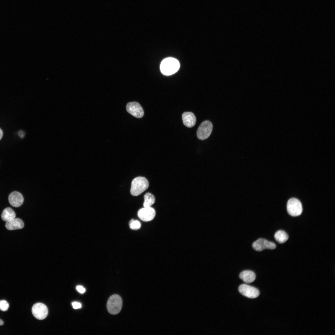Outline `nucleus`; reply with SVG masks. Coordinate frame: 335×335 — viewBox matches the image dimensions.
<instances>
[{"label": "nucleus", "mask_w": 335, "mask_h": 335, "mask_svg": "<svg viewBox=\"0 0 335 335\" xmlns=\"http://www.w3.org/2000/svg\"><path fill=\"white\" fill-rule=\"evenodd\" d=\"M287 208L288 213L293 217L299 216L302 212V207L301 202L299 200L295 198H291L288 200Z\"/></svg>", "instance_id": "nucleus-4"}, {"label": "nucleus", "mask_w": 335, "mask_h": 335, "mask_svg": "<svg viewBox=\"0 0 335 335\" xmlns=\"http://www.w3.org/2000/svg\"><path fill=\"white\" fill-rule=\"evenodd\" d=\"M180 66L179 62L177 60L172 57H168L161 62L160 69L163 74L168 76L177 71Z\"/></svg>", "instance_id": "nucleus-1"}, {"label": "nucleus", "mask_w": 335, "mask_h": 335, "mask_svg": "<svg viewBox=\"0 0 335 335\" xmlns=\"http://www.w3.org/2000/svg\"><path fill=\"white\" fill-rule=\"evenodd\" d=\"M238 289L241 294L250 298H256L258 296L260 293L257 289L246 284H242L240 285Z\"/></svg>", "instance_id": "nucleus-10"}, {"label": "nucleus", "mask_w": 335, "mask_h": 335, "mask_svg": "<svg viewBox=\"0 0 335 335\" xmlns=\"http://www.w3.org/2000/svg\"><path fill=\"white\" fill-rule=\"evenodd\" d=\"M4 324V322L2 320L0 319V326Z\"/></svg>", "instance_id": "nucleus-23"}, {"label": "nucleus", "mask_w": 335, "mask_h": 335, "mask_svg": "<svg viewBox=\"0 0 335 335\" xmlns=\"http://www.w3.org/2000/svg\"><path fill=\"white\" fill-rule=\"evenodd\" d=\"M213 128L212 123L208 120L203 122L199 126L197 132L198 138L201 140L208 138L211 135Z\"/></svg>", "instance_id": "nucleus-5"}, {"label": "nucleus", "mask_w": 335, "mask_h": 335, "mask_svg": "<svg viewBox=\"0 0 335 335\" xmlns=\"http://www.w3.org/2000/svg\"><path fill=\"white\" fill-rule=\"evenodd\" d=\"M240 278L247 283L253 282L256 279V275L253 271L246 270L242 272L239 274Z\"/></svg>", "instance_id": "nucleus-14"}, {"label": "nucleus", "mask_w": 335, "mask_h": 335, "mask_svg": "<svg viewBox=\"0 0 335 335\" xmlns=\"http://www.w3.org/2000/svg\"><path fill=\"white\" fill-rule=\"evenodd\" d=\"M32 311L34 317L39 320L45 318L48 312L46 306L41 303H37L34 304L32 307Z\"/></svg>", "instance_id": "nucleus-6"}, {"label": "nucleus", "mask_w": 335, "mask_h": 335, "mask_svg": "<svg viewBox=\"0 0 335 335\" xmlns=\"http://www.w3.org/2000/svg\"><path fill=\"white\" fill-rule=\"evenodd\" d=\"M144 199V207H151L155 202L154 197L152 194L149 193H146L145 194Z\"/></svg>", "instance_id": "nucleus-17"}, {"label": "nucleus", "mask_w": 335, "mask_h": 335, "mask_svg": "<svg viewBox=\"0 0 335 335\" xmlns=\"http://www.w3.org/2000/svg\"><path fill=\"white\" fill-rule=\"evenodd\" d=\"M8 200L11 206L15 207H18L22 204L24 202V198L20 193L14 191L9 195Z\"/></svg>", "instance_id": "nucleus-11"}, {"label": "nucleus", "mask_w": 335, "mask_h": 335, "mask_svg": "<svg viewBox=\"0 0 335 335\" xmlns=\"http://www.w3.org/2000/svg\"><path fill=\"white\" fill-rule=\"evenodd\" d=\"M9 307L7 302L5 300L0 301V310L3 311H7Z\"/></svg>", "instance_id": "nucleus-19"}, {"label": "nucleus", "mask_w": 335, "mask_h": 335, "mask_svg": "<svg viewBox=\"0 0 335 335\" xmlns=\"http://www.w3.org/2000/svg\"><path fill=\"white\" fill-rule=\"evenodd\" d=\"M129 225L130 228L133 230H137L140 228L141 226L140 221L134 219H132L130 221Z\"/></svg>", "instance_id": "nucleus-18"}, {"label": "nucleus", "mask_w": 335, "mask_h": 335, "mask_svg": "<svg viewBox=\"0 0 335 335\" xmlns=\"http://www.w3.org/2000/svg\"><path fill=\"white\" fill-rule=\"evenodd\" d=\"M24 226L23 221L18 218H14L7 221L5 224L6 229L11 230L21 229Z\"/></svg>", "instance_id": "nucleus-13"}, {"label": "nucleus", "mask_w": 335, "mask_h": 335, "mask_svg": "<svg viewBox=\"0 0 335 335\" xmlns=\"http://www.w3.org/2000/svg\"><path fill=\"white\" fill-rule=\"evenodd\" d=\"M252 247L255 250L261 251L266 249H274L276 248V245L272 242L264 239L260 238L253 243Z\"/></svg>", "instance_id": "nucleus-9"}, {"label": "nucleus", "mask_w": 335, "mask_h": 335, "mask_svg": "<svg viewBox=\"0 0 335 335\" xmlns=\"http://www.w3.org/2000/svg\"><path fill=\"white\" fill-rule=\"evenodd\" d=\"M149 182L144 177L138 176L132 181L130 190L131 194L134 196L140 194L148 188Z\"/></svg>", "instance_id": "nucleus-2"}, {"label": "nucleus", "mask_w": 335, "mask_h": 335, "mask_svg": "<svg viewBox=\"0 0 335 335\" xmlns=\"http://www.w3.org/2000/svg\"><path fill=\"white\" fill-rule=\"evenodd\" d=\"M77 291L80 293H83L85 292V288L82 286L78 285L76 287Z\"/></svg>", "instance_id": "nucleus-21"}, {"label": "nucleus", "mask_w": 335, "mask_h": 335, "mask_svg": "<svg viewBox=\"0 0 335 335\" xmlns=\"http://www.w3.org/2000/svg\"><path fill=\"white\" fill-rule=\"evenodd\" d=\"M3 135V132L2 130L0 128V140L2 138Z\"/></svg>", "instance_id": "nucleus-22"}, {"label": "nucleus", "mask_w": 335, "mask_h": 335, "mask_svg": "<svg viewBox=\"0 0 335 335\" xmlns=\"http://www.w3.org/2000/svg\"><path fill=\"white\" fill-rule=\"evenodd\" d=\"M274 237L275 240L280 243H285L288 239V236L287 234L282 230L277 231L275 234Z\"/></svg>", "instance_id": "nucleus-16"}, {"label": "nucleus", "mask_w": 335, "mask_h": 335, "mask_svg": "<svg viewBox=\"0 0 335 335\" xmlns=\"http://www.w3.org/2000/svg\"><path fill=\"white\" fill-rule=\"evenodd\" d=\"M156 212L154 208L151 207H144L139 210L137 212L139 218L142 221L147 222L152 221L155 217Z\"/></svg>", "instance_id": "nucleus-7"}, {"label": "nucleus", "mask_w": 335, "mask_h": 335, "mask_svg": "<svg viewBox=\"0 0 335 335\" xmlns=\"http://www.w3.org/2000/svg\"><path fill=\"white\" fill-rule=\"evenodd\" d=\"M127 112L135 117L140 118L144 115L143 109L141 105L136 102H130L126 106Z\"/></svg>", "instance_id": "nucleus-8"}, {"label": "nucleus", "mask_w": 335, "mask_h": 335, "mask_svg": "<svg viewBox=\"0 0 335 335\" xmlns=\"http://www.w3.org/2000/svg\"><path fill=\"white\" fill-rule=\"evenodd\" d=\"M122 306V301L118 295L114 294L111 296L107 301V308L109 312L116 315L120 311Z\"/></svg>", "instance_id": "nucleus-3"}, {"label": "nucleus", "mask_w": 335, "mask_h": 335, "mask_svg": "<svg viewBox=\"0 0 335 335\" xmlns=\"http://www.w3.org/2000/svg\"><path fill=\"white\" fill-rule=\"evenodd\" d=\"M72 305L73 307L75 309L80 308L82 306V305L81 303L77 302H73L72 303Z\"/></svg>", "instance_id": "nucleus-20"}, {"label": "nucleus", "mask_w": 335, "mask_h": 335, "mask_svg": "<svg viewBox=\"0 0 335 335\" xmlns=\"http://www.w3.org/2000/svg\"><path fill=\"white\" fill-rule=\"evenodd\" d=\"M1 217L3 221L7 222L15 218L16 214L12 208L8 207L3 210Z\"/></svg>", "instance_id": "nucleus-15"}, {"label": "nucleus", "mask_w": 335, "mask_h": 335, "mask_svg": "<svg viewBox=\"0 0 335 335\" xmlns=\"http://www.w3.org/2000/svg\"><path fill=\"white\" fill-rule=\"evenodd\" d=\"M182 116L183 124L186 127H191L195 125L196 118L192 113L190 112H184Z\"/></svg>", "instance_id": "nucleus-12"}]
</instances>
